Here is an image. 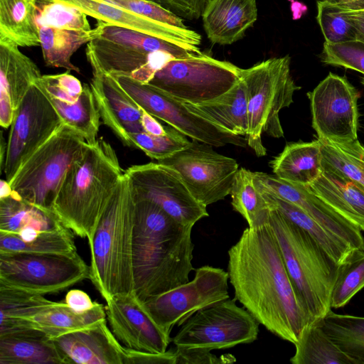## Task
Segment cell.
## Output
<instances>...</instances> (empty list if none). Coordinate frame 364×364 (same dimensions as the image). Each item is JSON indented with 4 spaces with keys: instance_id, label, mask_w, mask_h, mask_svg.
I'll return each instance as SVG.
<instances>
[{
    "instance_id": "6da1fadb",
    "label": "cell",
    "mask_w": 364,
    "mask_h": 364,
    "mask_svg": "<svg viewBox=\"0 0 364 364\" xmlns=\"http://www.w3.org/2000/svg\"><path fill=\"white\" fill-rule=\"evenodd\" d=\"M228 272L236 300L279 338L295 345L314 323L288 274L269 223L244 230L228 250Z\"/></svg>"
},
{
    "instance_id": "7a4b0ae2",
    "label": "cell",
    "mask_w": 364,
    "mask_h": 364,
    "mask_svg": "<svg viewBox=\"0 0 364 364\" xmlns=\"http://www.w3.org/2000/svg\"><path fill=\"white\" fill-rule=\"evenodd\" d=\"M135 201L134 294L144 302L189 281L193 226L180 223L150 200Z\"/></svg>"
},
{
    "instance_id": "3957f363",
    "label": "cell",
    "mask_w": 364,
    "mask_h": 364,
    "mask_svg": "<svg viewBox=\"0 0 364 364\" xmlns=\"http://www.w3.org/2000/svg\"><path fill=\"white\" fill-rule=\"evenodd\" d=\"M135 203L131 181L124 173L87 238L89 279L106 302L114 296L134 293Z\"/></svg>"
},
{
    "instance_id": "277c9868",
    "label": "cell",
    "mask_w": 364,
    "mask_h": 364,
    "mask_svg": "<svg viewBox=\"0 0 364 364\" xmlns=\"http://www.w3.org/2000/svg\"><path fill=\"white\" fill-rule=\"evenodd\" d=\"M124 174L112 146L98 139L65 173L53 213L74 235L88 238Z\"/></svg>"
},
{
    "instance_id": "5b68a950",
    "label": "cell",
    "mask_w": 364,
    "mask_h": 364,
    "mask_svg": "<svg viewBox=\"0 0 364 364\" xmlns=\"http://www.w3.org/2000/svg\"><path fill=\"white\" fill-rule=\"evenodd\" d=\"M269 225L301 301L314 322L320 321L331 311V295L338 265L306 231L273 208Z\"/></svg>"
},
{
    "instance_id": "8992f818",
    "label": "cell",
    "mask_w": 364,
    "mask_h": 364,
    "mask_svg": "<svg viewBox=\"0 0 364 364\" xmlns=\"http://www.w3.org/2000/svg\"><path fill=\"white\" fill-rule=\"evenodd\" d=\"M290 64L291 58L287 55L263 60L242 70L248 107L245 139L257 156L267 154L262 142L263 131L276 138L284 136L279 112L290 106L294 92L301 88L291 75Z\"/></svg>"
},
{
    "instance_id": "52a82bcc",
    "label": "cell",
    "mask_w": 364,
    "mask_h": 364,
    "mask_svg": "<svg viewBox=\"0 0 364 364\" xmlns=\"http://www.w3.org/2000/svg\"><path fill=\"white\" fill-rule=\"evenodd\" d=\"M89 145L80 134L63 123L21 166L9 183L24 200L53 211L65 173Z\"/></svg>"
},
{
    "instance_id": "ba28073f",
    "label": "cell",
    "mask_w": 364,
    "mask_h": 364,
    "mask_svg": "<svg viewBox=\"0 0 364 364\" xmlns=\"http://www.w3.org/2000/svg\"><path fill=\"white\" fill-rule=\"evenodd\" d=\"M242 70L201 53L168 60L149 83L183 102L198 105L230 90L240 79Z\"/></svg>"
},
{
    "instance_id": "9c48e42d",
    "label": "cell",
    "mask_w": 364,
    "mask_h": 364,
    "mask_svg": "<svg viewBox=\"0 0 364 364\" xmlns=\"http://www.w3.org/2000/svg\"><path fill=\"white\" fill-rule=\"evenodd\" d=\"M90 266L72 254L0 253V285L44 295L89 279Z\"/></svg>"
},
{
    "instance_id": "30bf717a",
    "label": "cell",
    "mask_w": 364,
    "mask_h": 364,
    "mask_svg": "<svg viewBox=\"0 0 364 364\" xmlns=\"http://www.w3.org/2000/svg\"><path fill=\"white\" fill-rule=\"evenodd\" d=\"M259 324L235 298H228L190 316L171 341L177 348L228 349L257 340Z\"/></svg>"
},
{
    "instance_id": "8fae6325",
    "label": "cell",
    "mask_w": 364,
    "mask_h": 364,
    "mask_svg": "<svg viewBox=\"0 0 364 364\" xmlns=\"http://www.w3.org/2000/svg\"><path fill=\"white\" fill-rule=\"evenodd\" d=\"M99 36L87 44L92 68L109 75L130 74L144 65L154 53L174 58L197 54L191 49L144 33L97 21Z\"/></svg>"
},
{
    "instance_id": "7c38bea8",
    "label": "cell",
    "mask_w": 364,
    "mask_h": 364,
    "mask_svg": "<svg viewBox=\"0 0 364 364\" xmlns=\"http://www.w3.org/2000/svg\"><path fill=\"white\" fill-rule=\"evenodd\" d=\"M228 272L209 265L198 267L192 280L140 302L156 326L168 336L190 316L230 298Z\"/></svg>"
},
{
    "instance_id": "4fadbf2b",
    "label": "cell",
    "mask_w": 364,
    "mask_h": 364,
    "mask_svg": "<svg viewBox=\"0 0 364 364\" xmlns=\"http://www.w3.org/2000/svg\"><path fill=\"white\" fill-rule=\"evenodd\" d=\"M110 75L140 107L191 139L215 147L227 144L245 146L246 144L247 141L242 136L228 133L196 114L185 102L161 89L149 83L140 82L128 75Z\"/></svg>"
},
{
    "instance_id": "5bb4252c",
    "label": "cell",
    "mask_w": 364,
    "mask_h": 364,
    "mask_svg": "<svg viewBox=\"0 0 364 364\" xmlns=\"http://www.w3.org/2000/svg\"><path fill=\"white\" fill-rule=\"evenodd\" d=\"M157 162L176 170L195 199L206 207L230 194L239 169L234 159L193 139L187 148Z\"/></svg>"
},
{
    "instance_id": "9a60e30c",
    "label": "cell",
    "mask_w": 364,
    "mask_h": 364,
    "mask_svg": "<svg viewBox=\"0 0 364 364\" xmlns=\"http://www.w3.org/2000/svg\"><path fill=\"white\" fill-rule=\"evenodd\" d=\"M62 124L49 98L36 84L32 85L16 110L10 126L3 166L9 183Z\"/></svg>"
},
{
    "instance_id": "2e32d148",
    "label": "cell",
    "mask_w": 364,
    "mask_h": 364,
    "mask_svg": "<svg viewBox=\"0 0 364 364\" xmlns=\"http://www.w3.org/2000/svg\"><path fill=\"white\" fill-rule=\"evenodd\" d=\"M307 95L318 140L343 144L358 139L359 93L346 77L329 73Z\"/></svg>"
},
{
    "instance_id": "e0dca14e",
    "label": "cell",
    "mask_w": 364,
    "mask_h": 364,
    "mask_svg": "<svg viewBox=\"0 0 364 364\" xmlns=\"http://www.w3.org/2000/svg\"><path fill=\"white\" fill-rule=\"evenodd\" d=\"M129 176L135 200H148L181 224L193 226L209 215L207 207L192 196L178 172L159 162L134 165Z\"/></svg>"
},
{
    "instance_id": "ac0fdd59",
    "label": "cell",
    "mask_w": 364,
    "mask_h": 364,
    "mask_svg": "<svg viewBox=\"0 0 364 364\" xmlns=\"http://www.w3.org/2000/svg\"><path fill=\"white\" fill-rule=\"evenodd\" d=\"M255 186L259 191L289 202L331 232L355 252H364L361 231L333 210L307 186L286 181L275 175L253 172Z\"/></svg>"
},
{
    "instance_id": "d6986e66",
    "label": "cell",
    "mask_w": 364,
    "mask_h": 364,
    "mask_svg": "<svg viewBox=\"0 0 364 364\" xmlns=\"http://www.w3.org/2000/svg\"><path fill=\"white\" fill-rule=\"evenodd\" d=\"M106 303L109 327L124 347L154 353L167 350L171 337L152 321L134 293L114 296Z\"/></svg>"
},
{
    "instance_id": "ffe728a7",
    "label": "cell",
    "mask_w": 364,
    "mask_h": 364,
    "mask_svg": "<svg viewBox=\"0 0 364 364\" xmlns=\"http://www.w3.org/2000/svg\"><path fill=\"white\" fill-rule=\"evenodd\" d=\"M80 9L87 16L108 24L132 29L201 53L199 33L188 28H178L136 14L104 0H52Z\"/></svg>"
},
{
    "instance_id": "44dd1931",
    "label": "cell",
    "mask_w": 364,
    "mask_h": 364,
    "mask_svg": "<svg viewBox=\"0 0 364 364\" xmlns=\"http://www.w3.org/2000/svg\"><path fill=\"white\" fill-rule=\"evenodd\" d=\"M92 69L90 87L102 124L107 126L124 146L132 147L130 135L144 132L141 108L112 75Z\"/></svg>"
},
{
    "instance_id": "7402d4cb",
    "label": "cell",
    "mask_w": 364,
    "mask_h": 364,
    "mask_svg": "<svg viewBox=\"0 0 364 364\" xmlns=\"http://www.w3.org/2000/svg\"><path fill=\"white\" fill-rule=\"evenodd\" d=\"M51 340L64 364H125V348L115 338L106 319Z\"/></svg>"
},
{
    "instance_id": "603a6c76",
    "label": "cell",
    "mask_w": 364,
    "mask_h": 364,
    "mask_svg": "<svg viewBox=\"0 0 364 364\" xmlns=\"http://www.w3.org/2000/svg\"><path fill=\"white\" fill-rule=\"evenodd\" d=\"M36 64L19 47L0 42V124L9 128L16 110L41 76Z\"/></svg>"
},
{
    "instance_id": "cb8c5ba5",
    "label": "cell",
    "mask_w": 364,
    "mask_h": 364,
    "mask_svg": "<svg viewBox=\"0 0 364 364\" xmlns=\"http://www.w3.org/2000/svg\"><path fill=\"white\" fill-rule=\"evenodd\" d=\"M257 18L255 0H210L202 15L207 37L219 45L242 38Z\"/></svg>"
},
{
    "instance_id": "d4e9b609",
    "label": "cell",
    "mask_w": 364,
    "mask_h": 364,
    "mask_svg": "<svg viewBox=\"0 0 364 364\" xmlns=\"http://www.w3.org/2000/svg\"><path fill=\"white\" fill-rule=\"evenodd\" d=\"M323 169L321 176L307 187L350 223L364 231V191L343 176Z\"/></svg>"
},
{
    "instance_id": "484cf974",
    "label": "cell",
    "mask_w": 364,
    "mask_h": 364,
    "mask_svg": "<svg viewBox=\"0 0 364 364\" xmlns=\"http://www.w3.org/2000/svg\"><path fill=\"white\" fill-rule=\"evenodd\" d=\"M196 114L203 117L224 131L245 136L248 129V107L246 86L240 77L227 92L202 104L186 103Z\"/></svg>"
},
{
    "instance_id": "4316f807",
    "label": "cell",
    "mask_w": 364,
    "mask_h": 364,
    "mask_svg": "<svg viewBox=\"0 0 364 364\" xmlns=\"http://www.w3.org/2000/svg\"><path fill=\"white\" fill-rule=\"evenodd\" d=\"M0 364H64L54 343L42 331L28 328L0 336Z\"/></svg>"
},
{
    "instance_id": "83f0119b",
    "label": "cell",
    "mask_w": 364,
    "mask_h": 364,
    "mask_svg": "<svg viewBox=\"0 0 364 364\" xmlns=\"http://www.w3.org/2000/svg\"><path fill=\"white\" fill-rule=\"evenodd\" d=\"M274 175L286 181L309 186L322 173V155L318 139L294 142L270 162Z\"/></svg>"
},
{
    "instance_id": "f1b7e54d",
    "label": "cell",
    "mask_w": 364,
    "mask_h": 364,
    "mask_svg": "<svg viewBox=\"0 0 364 364\" xmlns=\"http://www.w3.org/2000/svg\"><path fill=\"white\" fill-rule=\"evenodd\" d=\"M38 0H0V42L18 47L40 46Z\"/></svg>"
},
{
    "instance_id": "f546056e",
    "label": "cell",
    "mask_w": 364,
    "mask_h": 364,
    "mask_svg": "<svg viewBox=\"0 0 364 364\" xmlns=\"http://www.w3.org/2000/svg\"><path fill=\"white\" fill-rule=\"evenodd\" d=\"M57 304L41 294L0 285V336L32 328L31 319Z\"/></svg>"
},
{
    "instance_id": "4dcf8cb0",
    "label": "cell",
    "mask_w": 364,
    "mask_h": 364,
    "mask_svg": "<svg viewBox=\"0 0 364 364\" xmlns=\"http://www.w3.org/2000/svg\"><path fill=\"white\" fill-rule=\"evenodd\" d=\"M260 192L270 208L277 210L306 231L337 265L344 263L358 253L296 205L268 193Z\"/></svg>"
},
{
    "instance_id": "1f68e13d",
    "label": "cell",
    "mask_w": 364,
    "mask_h": 364,
    "mask_svg": "<svg viewBox=\"0 0 364 364\" xmlns=\"http://www.w3.org/2000/svg\"><path fill=\"white\" fill-rule=\"evenodd\" d=\"M38 31L45 65L78 73H80V68L72 63L71 57L82 46L98 37L100 32L97 25L89 31L38 26Z\"/></svg>"
},
{
    "instance_id": "d6a6232c",
    "label": "cell",
    "mask_w": 364,
    "mask_h": 364,
    "mask_svg": "<svg viewBox=\"0 0 364 364\" xmlns=\"http://www.w3.org/2000/svg\"><path fill=\"white\" fill-rule=\"evenodd\" d=\"M106 318L105 307L97 302L83 312L72 309L65 302H58L33 317L31 326L53 338L92 327Z\"/></svg>"
},
{
    "instance_id": "836d02e7",
    "label": "cell",
    "mask_w": 364,
    "mask_h": 364,
    "mask_svg": "<svg viewBox=\"0 0 364 364\" xmlns=\"http://www.w3.org/2000/svg\"><path fill=\"white\" fill-rule=\"evenodd\" d=\"M64 226L53 211L41 209L26 200L16 191L0 198V232L16 233L22 228L40 232Z\"/></svg>"
},
{
    "instance_id": "e575fe53",
    "label": "cell",
    "mask_w": 364,
    "mask_h": 364,
    "mask_svg": "<svg viewBox=\"0 0 364 364\" xmlns=\"http://www.w3.org/2000/svg\"><path fill=\"white\" fill-rule=\"evenodd\" d=\"M294 346L293 364H355L318 322L306 327Z\"/></svg>"
},
{
    "instance_id": "d590c367",
    "label": "cell",
    "mask_w": 364,
    "mask_h": 364,
    "mask_svg": "<svg viewBox=\"0 0 364 364\" xmlns=\"http://www.w3.org/2000/svg\"><path fill=\"white\" fill-rule=\"evenodd\" d=\"M48 98L63 123L80 134L88 144L92 145L97 142L101 117L90 86L83 84V90L74 103Z\"/></svg>"
},
{
    "instance_id": "8d00e7d4",
    "label": "cell",
    "mask_w": 364,
    "mask_h": 364,
    "mask_svg": "<svg viewBox=\"0 0 364 364\" xmlns=\"http://www.w3.org/2000/svg\"><path fill=\"white\" fill-rule=\"evenodd\" d=\"M230 195L233 209L246 220L249 228L257 229L269 223L270 208L255 186L253 172L239 168Z\"/></svg>"
},
{
    "instance_id": "74e56055",
    "label": "cell",
    "mask_w": 364,
    "mask_h": 364,
    "mask_svg": "<svg viewBox=\"0 0 364 364\" xmlns=\"http://www.w3.org/2000/svg\"><path fill=\"white\" fill-rule=\"evenodd\" d=\"M318 323L355 364H364V317L331 310Z\"/></svg>"
},
{
    "instance_id": "f35d334b",
    "label": "cell",
    "mask_w": 364,
    "mask_h": 364,
    "mask_svg": "<svg viewBox=\"0 0 364 364\" xmlns=\"http://www.w3.org/2000/svg\"><path fill=\"white\" fill-rule=\"evenodd\" d=\"M320 142L323 168L343 176L364 191V145L358 139L343 144Z\"/></svg>"
},
{
    "instance_id": "ab89813d",
    "label": "cell",
    "mask_w": 364,
    "mask_h": 364,
    "mask_svg": "<svg viewBox=\"0 0 364 364\" xmlns=\"http://www.w3.org/2000/svg\"><path fill=\"white\" fill-rule=\"evenodd\" d=\"M77 252L73 232L65 226L43 232L34 241L21 242L14 234L0 232V253L72 254Z\"/></svg>"
},
{
    "instance_id": "60d3db41",
    "label": "cell",
    "mask_w": 364,
    "mask_h": 364,
    "mask_svg": "<svg viewBox=\"0 0 364 364\" xmlns=\"http://www.w3.org/2000/svg\"><path fill=\"white\" fill-rule=\"evenodd\" d=\"M316 20L325 41L337 43L357 39L353 26L343 14L346 9L338 0H318Z\"/></svg>"
},
{
    "instance_id": "b9f144b4",
    "label": "cell",
    "mask_w": 364,
    "mask_h": 364,
    "mask_svg": "<svg viewBox=\"0 0 364 364\" xmlns=\"http://www.w3.org/2000/svg\"><path fill=\"white\" fill-rule=\"evenodd\" d=\"M364 288V252L338 265L331 295V309H339Z\"/></svg>"
},
{
    "instance_id": "7bdbcfd3",
    "label": "cell",
    "mask_w": 364,
    "mask_h": 364,
    "mask_svg": "<svg viewBox=\"0 0 364 364\" xmlns=\"http://www.w3.org/2000/svg\"><path fill=\"white\" fill-rule=\"evenodd\" d=\"M166 133L156 136L145 132L132 134V147L141 150L149 158L158 161L169 158L187 148L191 143L177 129L166 127Z\"/></svg>"
},
{
    "instance_id": "ee69618b",
    "label": "cell",
    "mask_w": 364,
    "mask_h": 364,
    "mask_svg": "<svg viewBox=\"0 0 364 364\" xmlns=\"http://www.w3.org/2000/svg\"><path fill=\"white\" fill-rule=\"evenodd\" d=\"M87 15L78 9L52 0H38V26H50L74 31L91 30Z\"/></svg>"
},
{
    "instance_id": "f6af8a7d",
    "label": "cell",
    "mask_w": 364,
    "mask_h": 364,
    "mask_svg": "<svg viewBox=\"0 0 364 364\" xmlns=\"http://www.w3.org/2000/svg\"><path fill=\"white\" fill-rule=\"evenodd\" d=\"M321 60L326 65L343 67L364 75V41L354 39L337 43L324 42Z\"/></svg>"
},
{
    "instance_id": "bcb514c9",
    "label": "cell",
    "mask_w": 364,
    "mask_h": 364,
    "mask_svg": "<svg viewBox=\"0 0 364 364\" xmlns=\"http://www.w3.org/2000/svg\"><path fill=\"white\" fill-rule=\"evenodd\" d=\"M34 84L48 97L67 103L75 102L83 90V85L69 71L41 75Z\"/></svg>"
},
{
    "instance_id": "7dc6e473",
    "label": "cell",
    "mask_w": 364,
    "mask_h": 364,
    "mask_svg": "<svg viewBox=\"0 0 364 364\" xmlns=\"http://www.w3.org/2000/svg\"><path fill=\"white\" fill-rule=\"evenodd\" d=\"M175 352L176 364H225L236 361L235 357L232 354L218 357L210 350L200 348H176Z\"/></svg>"
},
{
    "instance_id": "c3c4849f",
    "label": "cell",
    "mask_w": 364,
    "mask_h": 364,
    "mask_svg": "<svg viewBox=\"0 0 364 364\" xmlns=\"http://www.w3.org/2000/svg\"><path fill=\"white\" fill-rule=\"evenodd\" d=\"M210 0H159L160 5L177 15L188 20L198 19Z\"/></svg>"
},
{
    "instance_id": "681fc988",
    "label": "cell",
    "mask_w": 364,
    "mask_h": 364,
    "mask_svg": "<svg viewBox=\"0 0 364 364\" xmlns=\"http://www.w3.org/2000/svg\"><path fill=\"white\" fill-rule=\"evenodd\" d=\"M125 364H176V352L172 349L163 353H154L125 348Z\"/></svg>"
},
{
    "instance_id": "f907efd6",
    "label": "cell",
    "mask_w": 364,
    "mask_h": 364,
    "mask_svg": "<svg viewBox=\"0 0 364 364\" xmlns=\"http://www.w3.org/2000/svg\"><path fill=\"white\" fill-rule=\"evenodd\" d=\"M65 301L72 309L78 312L90 310L96 304L85 291L77 289L68 291Z\"/></svg>"
},
{
    "instance_id": "816d5d0a",
    "label": "cell",
    "mask_w": 364,
    "mask_h": 364,
    "mask_svg": "<svg viewBox=\"0 0 364 364\" xmlns=\"http://www.w3.org/2000/svg\"><path fill=\"white\" fill-rule=\"evenodd\" d=\"M343 14L353 26L357 39L364 41V8L358 9H346Z\"/></svg>"
},
{
    "instance_id": "f5cc1de1",
    "label": "cell",
    "mask_w": 364,
    "mask_h": 364,
    "mask_svg": "<svg viewBox=\"0 0 364 364\" xmlns=\"http://www.w3.org/2000/svg\"><path fill=\"white\" fill-rule=\"evenodd\" d=\"M141 122L144 132L148 134L160 136L166 133V128L161 124V123L156 119L155 117L142 108Z\"/></svg>"
},
{
    "instance_id": "db71d44e",
    "label": "cell",
    "mask_w": 364,
    "mask_h": 364,
    "mask_svg": "<svg viewBox=\"0 0 364 364\" xmlns=\"http://www.w3.org/2000/svg\"><path fill=\"white\" fill-rule=\"evenodd\" d=\"M13 191L11 184L6 180L1 179L0 182V198L10 196Z\"/></svg>"
},
{
    "instance_id": "11a10c76",
    "label": "cell",
    "mask_w": 364,
    "mask_h": 364,
    "mask_svg": "<svg viewBox=\"0 0 364 364\" xmlns=\"http://www.w3.org/2000/svg\"><path fill=\"white\" fill-rule=\"evenodd\" d=\"M341 4L349 9L364 8V0H338Z\"/></svg>"
},
{
    "instance_id": "9f6ffc18",
    "label": "cell",
    "mask_w": 364,
    "mask_h": 364,
    "mask_svg": "<svg viewBox=\"0 0 364 364\" xmlns=\"http://www.w3.org/2000/svg\"><path fill=\"white\" fill-rule=\"evenodd\" d=\"M6 143L7 142H6L4 141L3 134H1V170H3V166H4V159H5L6 152Z\"/></svg>"
},
{
    "instance_id": "6f0895ef",
    "label": "cell",
    "mask_w": 364,
    "mask_h": 364,
    "mask_svg": "<svg viewBox=\"0 0 364 364\" xmlns=\"http://www.w3.org/2000/svg\"><path fill=\"white\" fill-rule=\"evenodd\" d=\"M144 1H151V2H154V3L160 4L159 0H144Z\"/></svg>"
}]
</instances>
